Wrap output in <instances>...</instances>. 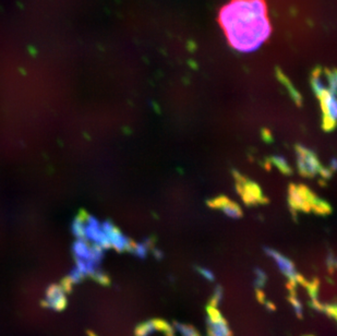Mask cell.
<instances>
[{
	"label": "cell",
	"mask_w": 337,
	"mask_h": 336,
	"mask_svg": "<svg viewBox=\"0 0 337 336\" xmlns=\"http://www.w3.org/2000/svg\"><path fill=\"white\" fill-rule=\"evenodd\" d=\"M219 21L229 44L243 53L258 49L272 31L265 0H230Z\"/></svg>",
	"instance_id": "cell-1"
},
{
	"label": "cell",
	"mask_w": 337,
	"mask_h": 336,
	"mask_svg": "<svg viewBox=\"0 0 337 336\" xmlns=\"http://www.w3.org/2000/svg\"><path fill=\"white\" fill-rule=\"evenodd\" d=\"M153 330H155L153 327V323L151 322H147L145 324H141L138 328H136V331H135V335L136 336H148L152 332Z\"/></svg>",
	"instance_id": "cell-2"
},
{
	"label": "cell",
	"mask_w": 337,
	"mask_h": 336,
	"mask_svg": "<svg viewBox=\"0 0 337 336\" xmlns=\"http://www.w3.org/2000/svg\"><path fill=\"white\" fill-rule=\"evenodd\" d=\"M208 313H209V317L211 319V323H217L223 320V318L221 316V313L217 311L216 307H209L208 308Z\"/></svg>",
	"instance_id": "cell-3"
},
{
	"label": "cell",
	"mask_w": 337,
	"mask_h": 336,
	"mask_svg": "<svg viewBox=\"0 0 337 336\" xmlns=\"http://www.w3.org/2000/svg\"><path fill=\"white\" fill-rule=\"evenodd\" d=\"M179 331L181 332V334L184 336H199L198 333L196 332V330H194L192 327L189 326H182V324H178L177 326Z\"/></svg>",
	"instance_id": "cell-4"
}]
</instances>
